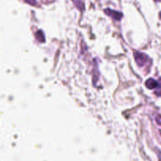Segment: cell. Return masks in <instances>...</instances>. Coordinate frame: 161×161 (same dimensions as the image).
<instances>
[{
	"mask_svg": "<svg viewBox=\"0 0 161 161\" xmlns=\"http://www.w3.org/2000/svg\"><path fill=\"white\" fill-rule=\"evenodd\" d=\"M134 58H135L137 65H139L140 66H142L145 65V62H146L145 58H147V56L144 54H141V53H137V52H135L134 53Z\"/></svg>",
	"mask_w": 161,
	"mask_h": 161,
	"instance_id": "obj_1",
	"label": "cell"
},
{
	"mask_svg": "<svg viewBox=\"0 0 161 161\" xmlns=\"http://www.w3.org/2000/svg\"><path fill=\"white\" fill-rule=\"evenodd\" d=\"M106 14H107L108 15H109L110 17L115 19V20H120L122 17V14L119 12H117V11H114V10H111L109 9H107V10H105Z\"/></svg>",
	"mask_w": 161,
	"mask_h": 161,
	"instance_id": "obj_2",
	"label": "cell"
},
{
	"mask_svg": "<svg viewBox=\"0 0 161 161\" xmlns=\"http://www.w3.org/2000/svg\"><path fill=\"white\" fill-rule=\"evenodd\" d=\"M145 85H146V87H147L149 89H154V88L157 87L158 82H156V80H153V79H149V80L146 81V83H145Z\"/></svg>",
	"mask_w": 161,
	"mask_h": 161,
	"instance_id": "obj_3",
	"label": "cell"
},
{
	"mask_svg": "<svg viewBox=\"0 0 161 161\" xmlns=\"http://www.w3.org/2000/svg\"><path fill=\"white\" fill-rule=\"evenodd\" d=\"M157 90H156V94H157L158 96H161V78L158 81V86H157Z\"/></svg>",
	"mask_w": 161,
	"mask_h": 161,
	"instance_id": "obj_4",
	"label": "cell"
},
{
	"mask_svg": "<svg viewBox=\"0 0 161 161\" xmlns=\"http://www.w3.org/2000/svg\"><path fill=\"white\" fill-rule=\"evenodd\" d=\"M73 2L77 6L78 8H80V6L81 5V0H73Z\"/></svg>",
	"mask_w": 161,
	"mask_h": 161,
	"instance_id": "obj_5",
	"label": "cell"
},
{
	"mask_svg": "<svg viewBox=\"0 0 161 161\" xmlns=\"http://www.w3.org/2000/svg\"><path fill=\"white\" fill-rule=\"evenodd\" d=\"M24 1L28 2V3H29V4H31V5H35L36 3V0H24Z\"/></svg>",
	"mask_w": 161,
	"mask_h": 161,
	"instance_id": "obj_6",
	"label": "cell"
},
{
	"mask_svg": "<svg viewBox=\"0 0 161 161\" xmlns=\"http://www.w3.org/2000/svg\"><path fill=\"white\" fill-rule=\"evenodd\" d=\"M156 1H161V0H156Z\"/></svg>",
	"mask_w": 161,
	"mask_h": 161,
	"instance_id": "obj_7",
	"label": "cell"
},
{
	"mask_svg": "<svg viewBox=\"0 0 161 161\" xmlns=\"http://www.w3.org/2000/svg\"><path fill=\"white\" fill-rule=\"evenodd\" d=\"M160 17H161V13H160Z\"/></svg>",
	"mask_w": 161,
	"mask_h": 161,
	"instance_id": "obj_8",
	"label": "cell"
}]
</instances>
